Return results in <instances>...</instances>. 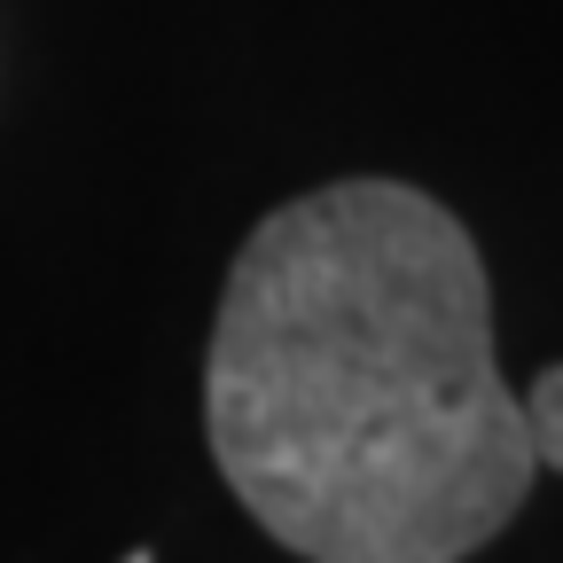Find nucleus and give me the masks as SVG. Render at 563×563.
<instances>
[{"mask_svg": "<svg viewBox=\"0 0 563 563\" xmlns=\"http://www.w3.org/2000/svg\"><path fill=\"white\" fill-rule=\"evenodd\" d=\"M203 422L235 501L306 563H462L540 470L477 243L407 180H336L251 228Z\"/></svg>", "mask_w": 563, "mask_h": 563, "instance_id": "obj_1", "label": "nucleus"}, {"mask_svg": "<svg viewBox=\"0 0 563 563\" xmlns=\"http://www.w3.org/2000/svg\"><path fill=\"white\" fill-rule=\"evenodd\" d=\"M525 439H532V462L540 470H563V368H548L525 399Z\"/></svg>", "mask_w": 563, "mask_h": 563, "instance_id": "obj_2", "label": "nucleus"}]
</instances>
